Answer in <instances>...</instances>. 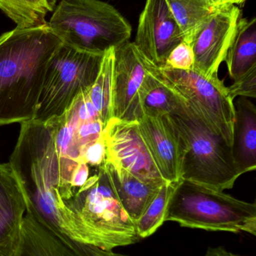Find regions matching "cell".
Returning a JSON list of instances; mask_svg holds the SVG:
<instances>
[{"mask_svg": "<svg viewBox=\"0 0 256 256\" xmlns=\"http://www.w3.org/2000/svg\"><path fill=\"white\" fill-rule=\"evenodd\" d=\"M214 7H219V6L227 4V0H210Z\"/></svg>", "mask_w": 256, "mask_h": 256, "instance_id": "obj_27", "label": "cell"}, {"mask_svg": "<svg viewBox=\"0 0 256 256\" xmlns=\"http://www.w3.org/2000/svg\"><path fill=\"white\" fill-rule=\"evenodd\" d=\"M105 160V144L102 137L86 148L80 162H85L90 168H96L103 164Z\"/></svg>", "mask_w": 256, "mask_h": 256, "instance_id": "obj_25", "label": "cell"}, {"mask_svg": "<svg viewBox=\"0 0 256 256\" xmlns=\"http://www.w3.org/2000/svg\"><path fill=\"white\" fill-rule=\"evenodd\" d=\"M114 48L105 51L99 75L88 96L102 120L104 127L113 118V76Z\"/></svg>", "mask_w": 256, "mask_h": 256, "instance_id": "obj_21", "label": "cell"}, {"mask_svg": "<svg viewBox=\"0 0 256 256\" xmlns=\"http://www.w3.org/2000/svg\"><path fill=\"white\" fill-rule=\"evenodd\" d=\"M27 212L25 195L11 164H0V256H11Z\"/></svg>", "mask_w": 256, "mask_h": 256, "instance_id": "obj_13", "label": "cell"}, {"mask_svg": "<svg viewBox=\"0 0 256 256\" xmlns=\"http://www.w3.org/2000/svg\"><path fill=\"white\" fill-rule=\"evenodd\" d=\"M246 0H227V4H236V6H241L245 2Z\"/></svg>", "mask_w": 256, "mask_h": 256, "instance_id": "obj_28", "label": "cell"}, {"mask_svg": "<svg viewBox=\"0 0 256 256\" xmlns=\"http://www.w3.org/2000/svg\"><path fill=\"white\" fill-rule=\"evenodd\" d=\"M103 166L120 204L130 219L136 222L154 200L162 185L143 182L106 159Z\"/></svg>", "mask_w": 256, "mask_h": 256, "instance_id": "obj_14", "label": "cell"}, {"mask_svg": "<svg viewBox=\"0 0 256 256\" xmlns=\"http://www.w3.org/2000/svg\"><path fill=\"white\" fill-rule=\"evenodd\" d=\"M204 256H243L233 254L230 251L225 250L223 246H217V248H210L206 252Z\"/></svg>", "mask_w": 256, "mask_h": 256, "instance_id": "obj_26", "label": "cell"}, {"mask_svg": "<svg viewBox=\"0 0 256 256\" xmlns=\"http://www.w3.org/2000/svg\"><path fill=\"white\" fill-rule=\"evenodd\" d=\"M228 73L235 80L256 67V19L241 18L225 60Z\"/></svg>", "mask_w": 256, "mask_h": 256, "instance_id": "obj_17", "label": "cell"}, {"mask_svg": "<svg viewBox=\"0 0 256 256\" xmlns=\"http://www.w3.org/2000/svg\"><path fill=\"white\" fill-rule=\"evenodd\" d=\"M11 256H77L49 230L26 212L19 239Z\"/></svg>", "mask_w": 256, "mask_h": 256, "instance_id": "obj_16", "label": "cell"}, {"mask_svg": "<svg viewBox=\"0 0 256 256\" xmlns=\"http://www.w3.org/2000/svg\"><path fill=\"white\" fill-rule=\"evenodd\" d=\"M139 100L143 116H147L173 114L180 105L178 94L160 78L147 70L140 90Z\"/></svg>", "mask_w": 256, "mask_h": 256, "instance_id": "obj_18", "label": "cell"}, {"mask_svg": "<svg viewBox=\"0 0 256 256\" xmlns=\"http://www.w3.org/2000/svg\"><path fill=\"white\" fill-rule=\"evenodd\" d=\"M146 76L144 57L133 42L114 48L113 118L137 122L142 117L139 94Z\"/></svg>", "mask_w": 256, "mask_h": 256, "instance_id": "obj_11", "label": "cell"}, {"mask_svg": "<svg viewBox=\"0 0 256 256\" xmlns=\"http://www.w3.org/2000/svg\"><path fill=\"white\" fill-rule=\"evenodd\" d=\"M104 54L62 44L48 67L33 120L46 122L62 116L80 94L93 86Z\"/></svg>", "mask_w": 256, "mask_h": 256, "instance_id": "obj_6", "label": "cell"}, {"mask_svg": "<svg viewBox=\"0 0 256 256\" xmlns=\"http://www.w3.org/2000/svg\"><path fill=\"white\" fill-rule=\"evenodd\" d=\"M48 22L63 44L104 54L129 42L132 26L109 3L101 0H61Z\"/></svg>", "mask_w": 256, "mask_h": 256, "instance_id": "obj_5", "label": "cell"}, {"mask_svg": "<svg viewBox=\"0 0 256 256\" xmlns=\"http://www.w3.org/2000/svg\"><path fill=\"white\" fill-rule=\"evenodd\" d=\"M178 24L183 42L191 45L203 24L216 7L210 0H165Z\"/></svg>", "mask_w": 256, "mask_h": 256, "instance_id": "obj_19", "label": "cell"}, {"mask_svg": "<svg viewBox=\"0 0 256 256\" xmlns=\"http://www.w3.org/2000/svg\"><path fill=\"white\" fill-rule=\"evenodd\" d=\"M140 134L162 178L167 183L181 180L185 143L169 114L142 116L137 122Z\"/></svg>", "mask_w": 256, "mask_h": 256, "instance_id": "obj_12", "label": "cell"}, {"mask_svg": "<svg viewBox=\"0 0 256 256\" xmlns=\"http://www.w3.org/2000/svg\"><path fill=\"white\" fill-rule=\"evenodd\" d=\"M62 44L48 22L0 36V126L33 120L48 67Z\"/></svg>", "mask_w": 256, "mask_h": 256, "instance_id": "obj_1", "label": "cell"}, {"mask_svg": "<svg viewBox=\"0 0 256 256\" xmlns=\"http://www.w3.org/2000/svg\"><path fill=\"white\" fill-rule=\"evenodd\" d=\"M183 42L181 30L165 0H147L133 42L143 56L156 67H163L172 50Z\"/></svg>", "mask_w": 256, "mask_h": 256, "instance_id": "obj_10", "label": "cell"}, {"mask_svg": "<svg viewBox=\"0 0 256 256\" xmlns=\"http://www.w3.org/2000/svg\"><path fill=\"white\" fill-rule=\"evenodd\" d=\"M65 204L79 221L89 244L113 250L141 239L135 222L120 204L103 164Z\"/></svg>", "mask_w": 256, "mask_h": 256, "instance_id": "obj_4", "label": "cell"}, {"mask_svg": "<svg viewBox=\"0 0 256 256\" xmlns=\"http://www.w3.org/2000/svg\"><path fill=\"white\" fill-rule=\"evenodd\" d=\"M194 61L192 46L183 42L172 50L163 67L174 70H191L193 68Z\"/></svg>", "mask_w": 256, "mask_h": 256, "instance_id": "obj_23", "label": "cell"}, {"mask_svg": "<svg viewBox=\"0 0 256 256\" xmlns=\"http://www.w3.org/2000/svg\"><path fill=\"white\" fill-rule=\"evenodd\" d=\"M178 96L180 105L169 116L185 143L181 180L219 191L232 189L240 176L234 164L231 146Z\"/></svg>", "mask_w": 256, "mask_h": 256, "instance_id": "obj_2", "label": "cell"}, {"mask_svg": "<svg viewBox=\"0 0 256 256\" xmlns=\"http://www.w3.org/2000/svg\"><path fill=\"white\" fill-rule=\"evenodd\" d=\"M105 159L147 183H166L156 168L140 134L138 123L113 118L103 132Z\"/></svg>", "mask_w": 256, "mask_h": 256, "instance_id": "obj_9", "label": "cell"}, {"mask_svg": "<svg viewBox=\"0 0 256 256\" xmlns=\"http://www.w3.org/2000/svg\"><path fill=\"white\" fill-rule=\"evenodd\" d=\"M142 55V54H141ZM144 57V56H143ZM146 69L160 78L205 120L213 132L231 147L234 122V100L219 76L207 78L196 70L158 68L144 57Z\"/></svg>", "mask_w": 256, "mask_h": 256, "instance_id": "obj_7", "label": "cell"}, {"mask_svg": "<svg viewBox=\"0 0 256 256\" xmlns=\"http://www.w3.org/2000/svg\"><path fill=\"white\" fill-rule=\"evenodd\" d=\"M177 184L167 182L164 184L154 200L135 222L140 238H146L152 236L165 222L168 204Z\"/></svg>", "mask_w": 256, "mask_h": 256, "instance_id": "obj_22", "label": "cell"}, {"mask_svg": "<svg viewBox=\"0 0 256 256\" xmlns=\"http://www.w3.org/2000/svg\"><path fill=\"white\" fill-rule=\"evenodd\" d=\"M57 0H0V10L18 28H29L47 24L48 13L54 12Z\"/></svg>", "mask_w": 256, "mask_h": 256, "instance_id": "obj_20", "label": "cell"}, {"mask_svg": "<svg viewBox=\"0 0 256 256\" xmlns=\"http://www.w3.org/2000/svg\"><path fill=\"white\" fill-rule=\"evenodd\" d=\"M234 105L231 150L236 168L241 176L256 168V108L244 97L239 98Z\"/></svg>", "mask_w": 256, "mask_h": 256, "instance_id": "obj_15", "label": "cell"}, {"mask_svg": "<svg viewBox=\"0 0 256 256\" xmlns=\"http://www.w3.org/2000/svg\"><path fill=\"white\" fill-rule=\"evenodd\" d=\"M165 221L187 228L255 236L256 204L224 191L180 180L170 200Z\"/></svg>", "mask_w": 256, "mask_h": 256, "instance_id": "obj_3", "label": "cell"}, {"mask_svg": "<svg viewBox=\"0 0 256 256\" xmlns=\"http://www.w3.org/2000/svg\"><path fill=\"white\" fill-rule=\"evenodd\" d=\"M241 16V10L236 4H223L215 8L191 44L195 58L193 70L209 78L218 76Z\"/></svg>", "mask_w": 256, "mask_h": 256, "instance_id": "obj_8", "label": "cell"}, {"mask_svg": "<svg viewBox=\"0 0 256 256\" xmlns=\"http://www.w3.org/2000/svg\"><path fill=\"white\" fill-rule=\"evenodd\" d=\"M231 100L237 97L248 98H256V67L234 80L232 85L227 87Z\"/></svg>", "mask_w": 256, "mask_h": 256, "instance_id": "obj_24", "label": "cell"}]
</instances>
